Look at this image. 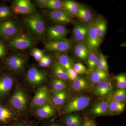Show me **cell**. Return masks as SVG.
Masks as SVG:
<instances>
[{"mask_svg":"<svg viewBox=\"0 0 126 126\" xmlns=\"http://www.w3.org/2000/svg\"><path fill=\"white\" fill-rule=\"evenodd\" d=\"M80 6L78 2L72 0H65L63 2V9L70 16H76Z\"/></svg>","mask_w":126,"mask_h":126,"instance_id":"25","label":"cell"},{"mask_svg":"<svg viewBox=\"0 0 126 126\" xmlns=\"http://www.w3.org/2000/svg\"><path fill=\"white\" fill-rule=\"evenodd\" d=\"M112 89V84L108 79H105L97 84L94 88V94L99 97H103L108 96Z\"/></svg>","mask_w":126,"mask_h":126,"instance_id":"14","label":"cell"},{"mask_svg":"<svg viewBox=\"0 0 126 126\" xmlns=\"http://www.w3.org/2000/svg\"><path fill=\"white\" fill-rule=\"evenodd\" d=\"M53 70L54 75L57 78L64 81L68 79L67 71L58 62H56L54 63L53 65Z\"/></svg>","mask_w":126,"mask_h":126,"instance_id":"28","label":"cell"},{"mask_svg":"<svg viewBox=\"0 0 126 126\" xmlns=\"http://www.w3.org/2000/svg\"><path fill=\"white\" fill-rule=\"evenodd\" d=\"M59 63L67 71L73 68V61L71 57L65 53H58L56 55Z\"/></svg>","mask_w":126,"mask_h":126,"instance_id":"24","label":"cell"},{"mask_svg":"<svg viewBox=\"0 0 126 126\" xmlns=\"http://www.w3.org/2000/svg\"><path fill=\"white\" fill-rule=\"evenodd\" d=\"M63 1L60 0H47L41 7L49 9L50 10H61L63 9Z\"/></svg>","mask_w":126,"mask_h":126,"instance_id":"32","label":"cell"},{"mask_svg":"<svg viewBox=\"0 0 126 126\" xmlns=\"http://www.w3.org/2000/svg\"><path fill=\"white\" fill-rule=\"evenodd\" d=\"M47 14L50 20L60 25L70 24L73 22L71 16L63 9L48 11Z\"/></svg>","mask_w":126,"mask_h":126,"instance_id":"11","label":"cell"},{"mask_svg":"<svg viewBox=\"0 0 126 126\" xmlns=\"http://www.w3.org/2000/svg\"><path fill=\"white\" fill-rule=\"evenodd\" d=\"M73 69L78 75L86 74L88 72L87 68L82 63L78 62L74 64Z\"/></svg>","mask_w":126,"mask_h":126,"instance_id":"38","label":"cell"},{"mask_svg":"<svg viewBox=\"0 0 126 126\" xmlns=\"http://www.w3.org/2000/svg\"><path fill=\"white\" fill-rule=\"evenodd\" d=\"M14 79L9 75L0 78V98H3L9 93L14 84Z\"/></svg>","mask_w":126,"mask_h":126,"instance_id":"15","label":"cell"},{"mask_svg":"<svg viewBox=\"0 0 126 126\" xmlns=\"http://www.w3.org/2000/svg\"><path fill=\"white\" fill-rule=\"evenodd\" d=\"M94 23L97 35L101 42L107 31V22L104 18L99 17L97 18Z\"/></svg>","mask_w":126,"mask_h":126,"instance_id":"19","label":"cell"},{"mask_svg":"<svg viewBox=\"0 0 126 126\" xmlns=\"http://www.w3.org/2000/svg\"><path fill=\"white\" fill-rule=\"evenodd\" d=\"M46 126H64L63 124H61L60 123L57 122H54L50 123Z\"/></svg>","mask_w":126,"mask_h":126,"instance_id":"47","label":"cell"},{"mask_svg":"<svg viewBox=\"0 0 126 126\" xmlns=\"http://www.w3.org/2000/svg\"><path fill=\"white\" fill-rule=\"evenodd\" d=\"M31 55L35 60L39 62L44 56V52L39 49L34 48L32 50Z\"/></svg>","mask_w":126,"mask_h":126,"instance_id":"39","label":"cell"},{"mask_svg":"<svg viewBox=\"0 0 126 126\" xmlns=\"http://www.w3.org/2000/svg\"><path fill=\"white\" fill-rule=\"evenodd\" d=\"M98 58V54H97L94 51H90L89 52L86 60L90 72H93L96 68Z\"/></svg>","mask_w":126,"mask_h":126,"instance_id":"31","label":"cell"},{"mask_svg":"<svg viewBox=\"0 0 126 126\" xmlns=\"http://www.w3.org/2000/svg\"><path fill=\"white\" fill-rule=\"evenodd\" d=\"M72 87L75 91L78 92L88 90L89 85L87 81L83 78H78L73 81Z\"/></svg>","mask_w":126,"mask_h":126,"instance_id":"26","label":"cell"},{"mask_svg":"<svg viewBox=\"0 0 126 126\" xmlns=\"http://www.w3.org/2000/svg\"><path fill=\"white\" fill-rule=\"evenodd\" d=\"M24 22L32 34L38 38H43L46 31V24L42 16L36 13L28 15L24 18Z\"/></svg>","mask_w":126,"mask_h":126,"instance_id":"1","label":"cell"},{"mask_svg":"<svg viewBox=\"0 0 126 126\" xmlns=\"http://www.w3.org/2000/svg\"><path fill=\"white\" fill-rule=\"evenodd\" d=\"M62 122L65 126H83V120L79 115L69 114L62 119Z\"/></svg>","mask_w":126,"mask_h":126,"instance_id":"21","label":"cell"},{"mask_svg":"<svg viewBox=\"0 0 126 126\" xmlns=\"http://www.w3.org/2000/svg\"><path fill=\"white\" fill-rule=\"evenodd\" d=\"M73 45L72 40L65 39L61 40H49L45 43V47L47 50L52 52L65 53L71 49Z\"/></svg>","mask_w":126,"mask_h":126,"instance_id":"5","label":"cell"},{"mask_svg":"<svg viewBox=\"0 0 126 126\" xmlns=\"http://www.w3.org/2000/svg\"><path fill=\"white\" fill-rule=\"evenodd\" d=\"M112 97L114 99L113 100L123 102L126 99V90L125 89H118L113 93Z\"/></svg>","mask_w":126,"mask_h":126,"instance_id":"36","label":"cell"},{"mask_svg":"<svg viewBox=\"0 0 126 126\" xmlns=\"http://www.w3.org/2000/svg\"><path fill=\"white\" fill-rule=\"evenodd\" d=\"M81 21L88 25L92 22V13L88 8L81 6L76 15Z\"/></svg>","mask_w":126,"mask_h":126,"instance_id":"20","label":"cell"},{"mask_svg":"<svg viewBox=\"0 0 126 126\" xmlns=\"http://www.w3.org/2000/svg\"><path fill=\"white\" fill-rule=\"evenodd\" d=\"M13 13L11 8L6 6H0V20L5 19L9 18Z\"/></svg>","mask_w":126,"mask_h":126,"instance_id":"37","label":"cell"},{"mask_svg":"<svg viewBox=\"0 0 126 126\" xmlns=\"http://www.w3.org/2000/svg\"><path fill=\"white\" fill-rule=\"evenodd\" d=\"M26 59L20 54H12L7 59L6 64L10 69L15 73H21L24 69Z\"/></svg>","mask_w":126,"mask_h":126,"instance_id":"9","label":"cell"},{"mask_svg":"<svg viewBox=\"0 0 126 126\" xmlns=\"http://www.w3.org/2000/svg\"><path fill=\"white\" fill-rule=\"evenodd\" d=\"M88 33L86 44L90 51H94L98 48L101 43L94 29V23L92 22L88 25Z\"/></svg>","mask_w":126,"mask_h":126,"instance_id":"13","label":"cell"},{"mask_svg":"<svg viewBox=\"0 0 126 126\" xmlns=\"http://www.w3.org/2000/svg\"><path fill=\"white\" fill-rule=\"evenodd\" d=\"M26 79L32 86L41 85L47 80V74L43 70L39 69L34 66L29 69L26 75Z\"/></svg>","mask_w":126,"mask_h":126,"instance_id":"7","label":"cell"},{"mask_svg":"<svg viewBox=\"0 0 126 126\" xmlns=\"http://www.w3.org/2000/svg\"><path fill=\"white\" fill-rule=\"evenodd\" d=\"M11 9L15 14L28 15L34 14L36 11L35 6L27 0L14 1L12 3Z\"/></svg>","mask_w":126,"mask_h":126,"instance_id":"6","label":"cell"},{"mask_svg":"<svg viewBox=\"0 0 126 126\" xmlns=\"http://www.w3.org/2000/svg\"><path fill=\"white\" fill-rule=\"evenodd\" d=\"M108 78V73L96 69L92 72L90 79L92 82L94 84H97L99 82Z\"/></svg>","mask_w":126,"mask_h":126,"instance_id":"29","label":"cell"},{"mask_svg":"<svg viewBox=\"0 0 126 126\" xmlns=\"http://www.w3.org/2000/svg\"><path fill=\"white\" fill-rule=\"evenodd\" d=\"M21 32L20 25L15 20H8L0 22V35L3 37L12 38Z\"/></svg>","mask_w":126,"mask_h":126,"instance_id":"4","label":"cell"},{"mask_svg":"<svg viewBox=\"0 0 126 126\" xmlns=\"http://www.w3.org/2000/svg\"><path fill=\"white\" fill-rule=\"evenodd\" d=\"M47 1V0H36L35 1V2L40 7H41Z\"/></svg>","mask_w":126,"mask_h":126,"instance_id":"45","label":"cell"},{"mask_svg":"<svg viewBox=\"0 0 126 126\" xmlns=\"http://www.w3.org/2000/svg\"><path fill=\"white\" fill-rule=\"evenodd\" d=\"M34 44L35 41L31 36L21 33L12 38L9 46L14 49L24 50L31 48Z\"/></svg>","mask_w":126,"mask_h":126,"instance_id":"3","label":"cell"},{"mask_svg":"<svg viewBox=\"0 0 126 126\" xmlns=\"http://www.w3.org/2000/svg\"><path fill=\"white\" fill-rule=\"evenodd\" d=\"M83 126H97L95 121L91 118L85 117L83 119Z\"/></svg>","mask_w":126,"mask_h":126,"instance_id":"41","label":"cell"},{"mask_svg":"<svg viewBox=\"0 0 126 126\" xmlns=\"http://www.w3.org/2000/svg\"><path fill=\"white\" fill-rule=\"evenodd\" d=\"M67 88V84L64 80L56 78L52 81V90L54 93L65 90Z\"/></svg>","mask_w":126,"mask_h":126,"instance_id":"33","label":"cell"},{"mask_svg":"<svg viewBox=\"0 0 126 126\" xmlns=\"http://www.w3.org/2000/svg\"><path fill=\"white\" fill-rule=\"evenodd\" d=\"M109 103L107 101H102L96 103L91 109V113L95 116L109 115Z\"/></svg>","mask_w":126,"mask_h":126,"instance_id":"18","label":"cell"},{"mask_svg":"<svg viewBox=\"0 0 126 126\" xmlns=\"http://www.w3.org/2000/svg\"><path fill=\"white\" fill-rule=\"evenodd\" d=\"M43 58L45 61L48 66H49L51 64L52 62H51V59L49 56H47V55H44L43 57Z\"/></svg>","mask_w":126,"mask_h":126,"instance_id":"44","label":"cell"},{"mask_svg":"<svg viewBox=\"0 0 126 126\" xmlns=\"http://www.w3.org/2000/svg\"><path fill=\"white\" fill-rule=\"evenodd\" d=\"M68 79L70 81H74L78 78V75L74 70L73 68L67 70Z\"/></svg>","mask_w":126,"mask_h":126,"instance_id":"40","label":"cell"},{"mask_svg":"<svg viewBox=\"0 0 126 126\" xmlns=\"http://www.w3.org/2000/svg\"><path fill=\"white\" fill-rule=\"evenodd\" d=\"M50 99L49 89L46 86L39 88L35 93L31 103V108H38L48 103Z\"/></svg>","mask_w":126,"mask_h":126,"instance_id":"8","label":"cell"},{"mask_svg":"<svg viewBox=\"0 0 126 126\" xmlns=\"http://www.w3.org/2000/svg\"><path fill=\"white\" fill-rule=\"evenodd\" d=\"M9 102L16 110L22 111L24 110L26 107L27 97L23 90L18 89L15 91L12 96Z\"/></svg>","mask_w":126,"mask_h":126,"instance_id":"12","label":"cell"},{"mask_svg":"<svg viewBox=\"0 0 126 126\" xmlns=\"http://www.w3.org/2000/svg\"><path fill=\"white\" fill-rule=\"evenodd\" d=\"M6 126H32L31 124L24 122H16L9 124Z\"/></svg>","mask_w":126,"mask_h":126,"instance_id":"43","label":"cell"},{"mask_svg":"<svg viewBox=\"0 0 126 126\" xmlns=\"http://www.w3.org/2000/svg\"><path fill=\"white\" fill-rule=\"evenodd\" d=\"M90 100V97L86 95H79L73 97L65 104L63 114H69L83 110L89 106Z\"/></svg>","mask_w":126,"mask_h":126,"instance_id":"2","label":"cell"},{"mask_svg":"<svg viewBox=\"0 0 126 126\" xmlns=\"http://www.w3.org/2000/svg\"><path fill=\"white\" fill-rule=\"evenodd\" d=\"M39 65L41 67H48V65H47L45 61L43 59V57L40 61H39Z\"/></svg>","mask_w":126,"mask_h":126,"instance_id":"46","label":"cell"},{"mask_svg":"<svg viewBox=\"0 0 126 126\" xmlns=\"http://www.w3.org/2000/svg\"><path fill=\"white\" fill-rule=\"evenodd\" d=\"M125 108V104L123 102H121L113 100L109 103V112L111 115H117L121 113Z\"/></svg>","mask_w":126,"mask_h":126,"instance_id":"27","label":"cell"},{"mask_svg":"<svg viewBox=\"0 0 126 126\" xmlns=\"http://www.w3.org/2000/svg\"><path fill=\"white\" fill-rule=\"evenodd\" d=\"M68 97V92L64 90L54 93L52 98V102L55 105L61 106L66 101Z\"/></svg>","mask_w":126,"mask_h":126,"instance_id":"30","label":"cell"},{"mask_svg":"<svg viewBox=\"0 0 126 126\" xmlns=\"http://www.w3.org/2000/svg\"><path fill=\"white\" fill-rule=\"evenodd\" d=\"M87 26L77 24L73 29V38L79 43L84 42L87 39Z\"/></svg>","mask_w":126,"mask_h":126,"instance_id":"16","label":"cell"},{"mask_svg":"<svg viewBox=\"0 0 126 126\" xmlns=\"http://www.w3.org/2000/svg\"><path fill=\"white\" fill-rule=\"evenodd\" d=\"M14 117V113L10 109L0 105V124H7L13 121Z\"/></svg>","mask_w":126,"mask_h":126,"instance_id":"23","label":"cell"},{"mask_svg":"<svg viewBox=\"0 0 126 126\" xmlns=\"http://www.w3.org/2000/svg\"><path fill=\"white\" fill-rule=\"evenodd\" d=\"M90 51L86 43H79L75 46L74 53L76 56L82 60L87 59Z\"/></svg>","mask_w":126,"mask_h":126,"instance_id":"22","label":"cell"},{"mask_svg":"<svg viewBox=\"0 0 126 126\" xmlns=\"http://www.w3.org/2000/svg\"><path fill=\"white\" fill-rule=\"evenodd\" d=\"M6 54V50L4 43L0 39V58L4 57Z\"/></svg>","mask_w":126,"mask_h":126,"instance_id":"42","label":"cell"},{"mask_svg":"<svg viewBox=\"0 0 126 126\" xmlns=\"http://www.w3.org/2000/svg\"><path fill=\"white\" fill-rule=\"evenodd\" d=\"M54 107L50 104L47 103L38 108L36 111V116L41 119L52 117L56 112Z\"/></svg>","mask_w":126,"mask_h":126,"instance_id":"17","label":"cell"},{"mask_svg":"<svg viewBox=\"0 0 126 126\" xmlns=\"http://www.w3.org/2000/svg\"><path fill=\"white\" fill-rule=\"evenodd\" d=\"M98 58L96 69L108 73V64L106 57L102 53H99L98 54Z\"/></svg>","mask_w":126,"mask_h":126,"instance_id":"34","label":"cell"},{"mask_svg":"<svg viewBox=\"0 0 126 126\" xmlns=\"http://www.w3.org/2000/svg\"><path fill=\"white\" fill-rule=\"evenodd\" d=\"M117 85L119 89H125L126 88V77L124 74L116 75L114 77Z\"/></svg>","mask_w":126,"mask_h":126,"instance_id":"35","label":"cell"},{"mask_svg":"<svg viewBox=\"0 0 126 126\" xmlns=\"http://www.w3.org/2000/svg\"><path fill=\"white\" fill-rule=\"evenodd\" d=\"M47 35L49 40H61L65 39L69 31L63 25L49 26L47 30Z\"/></svg>","mask_w":126,"mask_h":126,"instance_id":"10","label":"cell"}]
</instances>
